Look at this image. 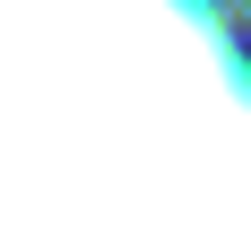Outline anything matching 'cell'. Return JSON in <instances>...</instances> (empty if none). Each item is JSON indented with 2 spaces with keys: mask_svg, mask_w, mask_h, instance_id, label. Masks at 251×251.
<instances>
[{
  "mask_svg": "<svg viewBox=\"0 0 251 251\" xmlns=\"http://www.w3.org/2000/svg\"><path fill=\"white\" fill-rule=\"evenodd\" d=\"M0 251H251V52L208 0H0Z\"/></svg>",
  "mask_w": 251,
  "mask_h": 251,
  "instance_id": "cell-1",
  "label": "cell"
}]
</instances>
